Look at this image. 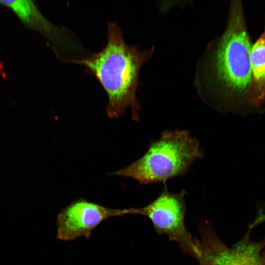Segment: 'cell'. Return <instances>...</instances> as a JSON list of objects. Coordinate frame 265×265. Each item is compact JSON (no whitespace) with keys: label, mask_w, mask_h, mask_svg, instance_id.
Segmentation results:
<instances>
[{"label":"cell","mask_w":265,"mask_h":265,"mask_svg":"<svg viewBox=\"0 0 265 265\" xmlns=\"http://www.w3.org/2000/svg\"><path fill=\"white\" fill-rule=\"evenodd\" d=\"M252 46L242 4L232 1L223 32L208 44L196 65L194 85L202 99L219 106L249 100Z\"/></svg>","instance_id":"obj_1"},{"label":"cell","mask_w":265,"mask_h":265,"mask_svg":"<svg viewBox=\"0 0 265 265\" xmlns=\"http://www.w3.org/2000/svg\"><path fill=\"white\" fill-rule=\"evenodd\" d=\"M106 36V43L101 51L69 63L84 66L101 84L108 99L106 111L109 118H118L130 108L132 120L138 121L141 106L136 94L139 73L153 56L155 48L141 50L128 45L115 22L108 23Z\"/></svg>","instance_id":"obj_2"},{"label":"cell","mask_w":265,"mask_h":265,"mask_svg":"<svg viewBox=\"0 0 265 265\" xmlns=\"http://www.w3.org/2000/svg\"><path fill=\"white\" fill-rule=\"evenodd\" d=\"M203 156L199 142L188 132L167 130L141 158L110 175L131 178L143 185L164 181L184 174Z\"/></svg>","instance_id":"obj_3"},{"label":"cell","mask_w":265,"mask_h":265,"mask_svg":"<svg viewBox=\"0 0 265 265\" xmlns=\"http://www.w3.org/2000/svg\"><path fill=\"white\" fill-rule=\"evenodd\" d=\"M185 193H171L165 186L153 202L144 207L129 209V214L148 217L159 234L167 236L186 254L196 259L200 254L197 239L193 238L185 224Z\"/></svg>","instance_id":"obj_4"},{"label":"cell","mask_w":265,"mask_h":265,"mask_svg":"<svg viewBox=\"0 0 265 265\" xmlns=\"http://www.w3.org/2000/svg\"><path fill=\"white\" fill-rule=\"evenodd\" d=\"M249 229L232 247L217 236L208 221L198 227L199 255L198 265H265V241L250 239Z\"/></svg>","instance_id":"obj_5"},{"label":"cell","mask_w":265,"mask_h":265,"mask_svg":"<svg viewBox=\"0 0 265 265\" xmlns=\"http://www.w3.org/2000/svg\"><path fill=\"white\" fill-rule=\"evenodd\" d=\"M129 214V209H112L79 199L62 209L57 216L56 238L71 241L80 237L89 238L102 222L113 217Z\"/></svg>","instance_id":"obj_6"},{"label":"cell","mask_w":265,"mask_h":265,"mask_svg":"<svg viewBox=\"0 0 265 265\" xmlns=\"http://www.w3.org/2000/svg\"><path fill=\"white\" fill-rule=\"evenodd\" d=\"M27 27L38 31L52 43L56 54L65 62L78 58L82 48L67 29L50 22L31 0H0Z\"/></svg>","instance_id":"obj_7"},{"label":"cell","mask_w":265,"mask_h":265,"mask_svg":"<svg viewBox=\"0 0 265 265\" xmlns=\"http://www.w3.org/2000/svg\"><path fill=\"white\" fill-rule=\"evenodd\" d=\"M250 63L252 81L249 102L258 106L265 102V26L252 46Z\"/></svg>","instance_id":"obj_8"}]
</instances>
